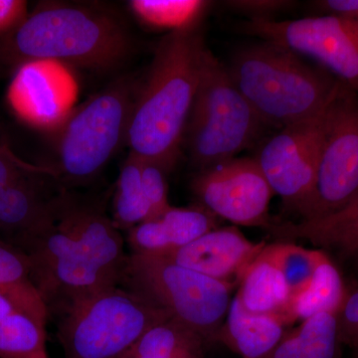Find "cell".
<instances>
[{
    "label": "cell",
    "mask_w": 358,
    "mask_h": 358,
    "mask_svg": "<svg viewBox=\"0 0 358 358\" xmlns=\"http://www.w3.org/2000/svg\"><path fill=\"white\" fill-rule=\"evenodd\" d=\"M20 251L48 310L121 285L129 258L114 221L64 189L50 220Z\"/></svg>",
    "instance_id": "cell-1"
},
{
    "label": "cell",
    "mask_w": 358,
    "mask_h": 358,
    "mask_svg": "<svg viewBox=\"0 0 358 358\" xmlns=\"http://www.w3.org/2000/svg\"><path fill=\"white\" fill-rule=\"evenodd\" d=\"M201 21L160 40L129 120V154L173 171L199 88L207 50Z\"/></svg>",
    "instance_id": "cell-2"
},
{
    "label": "cell",
    "mask_w": 358,
    "mask_h": 358,
    "mask_svg": "<svg viewBox=\"0 0 358 358\" xmlns=\"http://www.w3.org/2000/svg\"><path fill=\"white\" fill-rule=\"evenodd\" d=\"M134 51L133 35L117 14L95 6L47 3L0 37V62L11 66L58 61L112 72Z\"/></svg>",
    "instance_id": "cell-3"
},
{
    "label": "cell",
    "mask_w": 358,
    "mask_h": 358,
    "mask_svg": "<svg viewBox=\"0 0 358 358\" xmlns=\"http://www.w3.org/2000/svg\"><path fill=\"white\" fill-rule=\"evenodd\" d=\"M227 70L259 117L280 129L319 117L343 84L294 52L268 41L240 49Z\"/></svg>",
    "instance_id": "cell-4"
},
{
    "label": "cell",
    "mask_w": 358,
    "mask_h": 358,
    "mask_svg": "<svg viewBox=\"0 0 358 358\" xmlns=\"http://www.w3.org/2000/svg\"><path fill=\"white\" fill-rule=\"evenodd\" d=\"M266 126L227 67L207 49L183 141L192 164L201 171L235 159L256 143Z\"/></svg>",
    "instance_id": "cell-5"
},
{
    "label": "cell",
    "mask_w": 358,
    "mask_h": 358,
    "mask_svg": "<svg viewBox=\"0 0 358 358\" xmlns=\"http://www.w3.org/2000/svg\"><path fill=\"white\" fill-rule=\"evenodd\" d=\"M58 336L66 358H122L150 327L171 319L120 285L60 308Z\"/></svg>",
    "instance_id": "cell-6"
},
{
    "label": "cell",
    "mask_w": 358,
    "mask_h": 358,
    "mask_svg": "<svg viewBox=\"0 0 358 358\" xmlns=\"http://www.w3.org/2000/svg\"><path fill=\"white\" fill-rule=\"evenodd\" d=\"M121 284L199 334L207 343L217 341L232 300V285L150 254L129 256Z\"/></svg>",
    "instance_id": "cell-7"
},
{
    "label": "cell",
    "mask_w": 358,
    "mask_h": 358,
    "mask_svg": "<svg viewBox=\"0 0 358 358\" xmlns=\"http://www.w3.org/2000/svg\"><path fill=\"white\" fill-rule=\"evenodd\" d=\"M140 83L133 77L117 79L71 115L58 141L56 178L86 183L107 166L126 143Z\"/></svg>",
    "instance_id": "cell-8"
},
{
    "label": "cell",
    "mask_w": 358,
    "mask_h": 358,
    "mask_svg": "<svg viewBox=\"0 0 358 358\" xmlns=\"http://www.w3.org/2000/svg\"><path fill=\"white\" fill-rule=\"evenodd\" d=\"M357 195L358 96L343 84L324 113L315 187L301 217H324L343 209Z\"/></svg>",
    "instance_id": "cell-9"
},
{
    "label": "cell",
    "mask_w": 358,
    "mask_h": 358,
    "mask_svg": "<svg viewBox=\"0 0 358 358\" xmlns=\"http://www.w3.org/2000/svg\"><path fill=\"white\" fill-rule=\"evenodd\" d=\"M240 31L315 59L358 96V20L317 15L296 20H247Z\"/></svg>",
    "instance_id": "cell-10"
},
{
    "label": "cell",
    "mask_w": 358,
    "mask_h": 358,
    "mask_svg": "<svg viewBox=\"0 0 358 358\" xmlns=\"http://www.w3.org/2000/svg\"><path fill=\"white\" fill-rule=\"evenodd\" d=\"M326 110L310 121L280 129L254 157L275 194L299 215L315 187Z\"/></svg>",
    "instance_id": "cell-11"
},
{
    "label": "cell",
    "mask_w": 358,
    "mask_h": 358,
    "mask_svg": "<svg viewBox=\"0 0 358 358\" xmlns=\"http://www.w3.org/2000/svg\"><path fill=\"white\" fill-rule=\"evenodd\" d=\"M192 190L207 210L235 225L268 230L274 223L268 208L275 193L254 157H235L199 171Z\"/></svg>",
    "instance_id": "cell-12"
},
{
    "label": "cell",
    "mask_w": 358,
    "mask_h": 358,
    "mask_svg": "<svg viewBox=\"0 0 358 358\" xmlns=\"http://www.w3.org/2000/svg\"><path fill=\"white\" fill-rule=\"evenodd\" d=\"M266 245L265 241H251L241 230L229 226L209 231L182 248L159 256L234 286Z\"/></svg>",
    "instance_id": "cell-13"
},
{
    "label": "cell",
    "mask_w": 358,
    "mask_h": 358,
    "mask_svg": "<svg viewBox=\"0 0 358 358\" xmlns=\"http://www.w3.org/2000/svg\"><path fill=\"white\" fill-rule=\"evenodd\" d=\"M55 178L54 171L25 174L0 194V234L7 244L22 249L50 220L63 189L52 192Z\"/></svg>",
    "instance_id": "cell-14"
},
{
    "label": "cell",
    "mask_w": 358,
    "mask_h": 358,
    "mask_svg": "<svg viewBox=\"0 0 358 358\" xmlns=\"http://www.w3.org/2000/svg\"><path fill=\"white\" fill-rule=\"evenodd\" d=\"M218 219L201 204L171 206L159 218L129 229L128 241L133 253L166 255L218 228Z\"/></svg>",
    "instance_id": "cell-15"
},
{
    "label": "cell",
    "mask_w": 358,
    "mask_h": 358,
    "mask_svg": "<svg viewBox=\"0 0 358 358\" xmlns=\"http://www.w3.org/2000/svg\"><path fill=\"white\" fill-rule=\"evenodd\" d=\"M268 231L280 241L303 240L343 259L358 258V195L341 210L300 222L274 221Z\"/></svg>",
    "instance_id": "cell-16"
},
{
    "label": "cell",
    "mask_w": 358,
    "mask_h": 358,
    "mask_svg": "<svg viewBox=\"0 0 358 358\" xmlns=\"http://www.w3.org/2000/svg\"><path fill=\"white\" fill-rule=\"evenodd\" d=\"M286 331V326L278 315L249 312L235 294L217 341L242 358H265Z\"/></svg>",
    "instance_id": "cell-17"
},
{
    "label": "cell",
    "mask_w": 358,
    "mask_h": 358,
    "mask_svg": "<svg viewBox=\"0 0 358 358\" xmlns=\"http://www.w3.org/2000/svg\"><path fill=\"white\" fill-rule=\"evenodd\" d=\"M346 294L345 284L338 268L324 251L319 250L310 284L300 294L289 299L288 305L279 317L282 324L288 327L317 313H336Z\"/></svg>",
    "instance_id": "cell-18"
},
{
    "label": "cell",
    "mask_w": 358,
    "mask_h": 358,
    "mask_svg": "<svg viewBox=\"0 0 358 358\" xmlns=\"http://www.w3.org/2000/svg\"><path fill=\"white\" fill-rule=\"evenodd\" d=\"M46 324L0 293V358H49Z\"/></svg>",
    "instance_id": "cell-19"
},
{
    "label": "cell",
    "mask_w": 358,
    "mask_h": 358,
    "mask_svg": "<svg viewBox=\"0 0 358 358\" xmlns=\"http://www.w3.org/2000/svg\"><path fill=\"white\" fill-rule=\"evenodd\" d=\"M341 343L336 313H317L286 331L265 358H338Z\"/></svg>",
    "instance_id": "cell-20"
},
{
    "label": "cell",
    "mask_w": 358,
    "mask_h": 358,
    "mask_svg": "<svg viewBox=\"0 0 358 358\" xmlns=\"http://www.w3.org/2000/svg\"><path fill=\"white\" fill-rule=\"evenodd\" d=\"M236 296L249 312L279 317L289 301L284 275L261 253L249 266L239 282Z\"/></svg>",
    "instance_id": "cell-21"
},
{
    "label": "cell",
    "mask_w": 358,
    "mask_h": 358,
    "mask_svg": "<svg viewBox=\"0 0 358 358\" xmlns=\"http://www.w3.org/2000/svg\"><path fill=\"white\" fill-rule=\"evenodd\" d=\"M206 341L173 319L155 324L122 358H204Z\"/></svg>",
    "instance_id": "cell-22"
},
{
    "label": "cell",
    "mask_w": 358,
    "mask_h": 358,
    "mask_svg": "<svg viewBox=\"0 0 358 358\" xmlns=\"http://www.w3.org/2000/svg\"><path fill=\"white\" fill-rule=\"evenodd\" d=\"M0 293L46 324L49 310L30 275L29 264L22 252L0 240Z\"/></svg>",
    "instance_id": "cell-23"
},
{
    "label": "cell",
    "mask_w": 358,
    "mask_h": 358,
    "mask_svg": "<svg viewBox=\"0 0 358 358\" xmlns=\"http://www.w3.org/2000/svg\"><path fill=\"white\" fill-rule=\"evenodd\" d=\"M141 162L129 154L117 178L114 199V223L119 229H131L150 220V209L141 185Z\"/></svg>",
    "instance_id": "cell-24"
},
{
    "label": "cell",
    "mask_w": 358,
    "mask_h": 358,
    "mask_svg": "<svg viewBox=\"0 0 358 358\" xmlns=\"http://www.w3.org/2000/svg\"><path fill=\"white\" fill-rule=\"evenodd\" d=\"M208 6V2L192 0H134L129 2L134 15L143 24L155 29H167L169 33L202 21Z\"/></svg>",
    "instance_id": "cell-25"
},
{
    "label": "cell",
    "mask_w": 358,
    "mask_h": 358,
    "mask_svg": "<svg viewBox=\"0 0 358 358\" xmlns=\"http://www.w3.org/2000/svg\"><path fill=\"white\" fill-rule=\"evenodd\" d=\"M262 253L284 275L289 299L307 288L315 272L319 249L310 250L294 242L279 241L266 245Z\"/></svg>",
    "instance_id": "cell-26"
},
{
    "label": "cell",
    "mask_w": 358,
    "mask_h": 358,
    "mask_svg": "<svg viewBox=\"0 0 358 358\" xmlns=\"http://www.w3.org/2000/svg\"><path fill=\"white\" fill-rule=\"evenodd\" d=\"M141 162L143 192L150 206V220H152V219L159 218L167 209L171 207L169 201L167 173L154 162L141 159Z\"/></svg>",
    "instance_id": "cell-27"
},
{
    "label": "cell",
    "mask_w": 358,
    "mask_h": 358,
    "mask_svg": "<svg viewBox=\"0 0 358 358\" xmlns=\"http://www.w3.org/2000/svg\"><path fill=\"white\" fill-rule=\"evenodd\" d=\"M53 171L51 167L35 166L14 155L6 141L0 143V194L21 176L28 173Z\"/></svg>",
    "instance_id": "cell-28"
},
{
    "label": "cell",
    "mask_w": 358,
    "mask_h": 358,
    "mask_svg": "<svg viewBox=\"0 0 358 358\" xmlns=\"http://www.w3.org/2000/svg\"><path fill=\"white\" fill-rule=\"evenodd\" d=\"M336 320L341 343L358 350V288L346 294L336 313Z\"/></svg>",
    "instance_id": "cell-29"
},
{
    "label": "cell",
    "mask_w": 358,
    "mask_h": 358,
    "mask_svg": "<svg viewBox=\"0 0 358 358\" xmlns=\"http://www.w3.org/2000/svg\"><path fill=\"white\" fill-rule=\"evenodd\" d=\"M238 13L248 15L250 20H273L275 14L287 10L294 6L293 1H281V0H239V1L224 2Z\"/></svg>",
    "instance_id": "cell-30"
},
{
    "label": "cell",
    "mask_w": 358,
    "mask_h": 358,
    "mask_svg": "<svg viewBox=\"0 0 358 358\" xmlns=\"http://www.w3.org/2000/svg\"><path fill=\"white\" fill-rule=\"evenodd\" d=\"M28 4L22 0H0V37L18 27L28 15Z\"/></svg>",
    "instance_id": "cell-31"
},
{
    "label": "cell",
    "mask_w": 358,
    "mask_h": 358,
    "mask_svg": "<svg viewBox=\"0 0 358 358\" xmlns=\"http://www.w3.org/2000/svg\"><path fill=\"white\" fill-rule=\"evenodd\" d=\"M312 4L320 15L358 20V0H320Z\"/></svg>",
    "instance_id": "cell-32"
}]
</instances>
